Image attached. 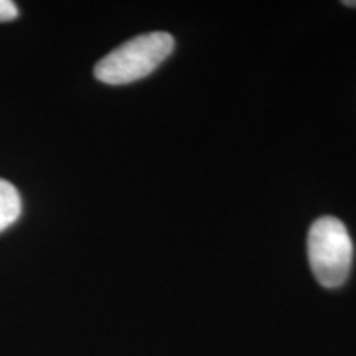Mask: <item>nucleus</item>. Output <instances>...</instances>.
Segmentation results:
<instances>
[{"label": "nucleus", "instance_id": "obj_1", "mask_svg": "<svg viewBox=\"0 0 356 356\" xmlns=\"http://www.w3.org/2000/svg\"><path fill=\"white\" fill-rule=\"evenodd\" d=\"M175 48V40L167 32H150L119 44L95 66V76L101 83L119 86L149 76Z\"/></svg>", "mask_w": 356, "mask_h": 356}, {"label": "nucleus", "instance_id": "obj_2", "mask_svg": "<svg viewBox=\"0 0 356 356\" xmlns=\"http://www.w3.org/2000/svg\"><path fill=\"white\" fill-rule=\"evenodd\" d=\"M307 254L320 286H343L353 264V241L343 221L335 216L315 220L307 236Z\"/></svg>", "mask_w": 356, "mask_h": 356}, {"label": "nucleus", "instance_id": "obj_3", "mask_svg": "<svg viewBox=\"0 0 356 356\" xmlns=\"http://www.w3.org/2000/svg\"><path fill=\"white\" fill-rule=\"evenodd\" d=\"M22 211V200L19 191L10 181L0 178V231L17 221Z\"/></svg>", "mask_w": 356, "mask_h": 356}, {"label": "nucleus", "instance_id": "obj_4", "mask_svg": "<svg viewBox=\"0 0 356 356\" xmlns=\"http://www.w3.org/2000/svg\"><path fill=\"white\" fill-rule=\"evenodd\" d=\"M19 17V8L15 2L10 0H0V22H10Z\"/></svg>", "mask_w": 356, "mask_h": 356}, {"label": "nucleus", "instance_id": "obj_5", "mask_svg": "<svg viewBox=\"0 0 356 356\" xmlns=\"http://www.w3.org/2000/svg\"><path fill=\"white\" fill-rule=\"evenodd\" d=\"M343 6H346V7H356V2H343Z\"/></svg>", "mask_w": 356, "mask_h": 356}]
</instances>
